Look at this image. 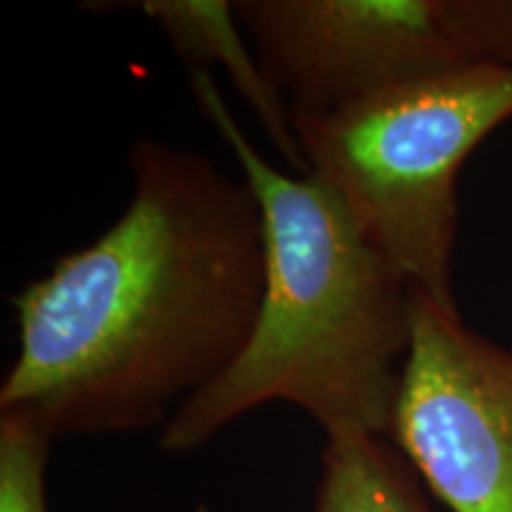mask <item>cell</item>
Here are the masks:
<instances>
[{
  "label": "cell",
  "instance_id": "1",
  "mask_svg": "<svg viewBox=\"0 0 512 512\" xmlns=\"http://www.w3.org/2000/svg\"><path fill=\"white\" fill-rule=\"evenodd\" d=\"M128 164L124 214L12 299L0 413L50 439L164 427L238 361L259 316L264 214L245 176L152 138Z\"/></svg>",
  "mask_w": 512,
  "mask_h": 512
},
{
  "label": "cell",
  "instance_id": "8",
  "mask_svg": "<svg viewBox=\"0 0 512 512\" xmlns=\"http://www.w3.org/2000/svg\"><path fill=\"white\" fill-rule=\"evenodd\" d=\"M50 441L19 415L0 413V512H50Z\"/></svg>",
  "mask_w": 512,
  "mask_h": 512
},
{
  "label": "cell",
  "instance_id": "5",
  "mask_svg": "<svg viewBox=\"0 0 512 512\" xmlns=\"http://www.w3.org/2000/svg\"><path fill=\"white\" fill-rule=\"evenodd\" d=\"M392 441L453 512H512V351L418 290Z\"/></svg>",
  "mask_w": 512,
  "mask_h": 512
},
{
  "label": "cell",
  "instance_id": "4",
  "mask_svg": "<svg viewBox=\"0 0 512 512\" xmlns=\"http://www.w3.org/2000/svg\"><path fill=\"white\" fill-rule=\"evenodd\" d=\"M292 119L482 67H512V0H238Z\"/></svg>",
  "mask_w": 512,
  "mask_h": 512
},
{
  "label": "cell",
  "instance_id": "3",
  "mask_svg": "<svg viewBox=\"0 0 512 512\" xmlns=\"http://www.w3.org/2000/svg\"><path fill=\"white\" fill-rule=\"evenodd\" d=\"M512 119V67H482L292 119L309 176L335 190L411 290L453 297L458 174Z\"/></svg>",
  "mask_w": 512,
  "mask_h": 512
},
{
  "label": "cell",
  "instance_id": "7",
  "mask_svg": "<svg viewBox=\"0 0 512 512\" xmlns=\"http://www.w3.org/2000/svg\"><path fill=\"white\" fill-rule=\"evenodd\" d=\"M420 482L394 441L335 434L323 448L313 512H432Z\"/></svg>",
  "mask_w": 512,
  "mask_h": 512
},
{
  "label": "cell",
  "instance_id": "6",
  "mask_svg": "<svg viewBox=\"0 0 512 512\" xmlns=\"http://www.w3.org/2000/svg\"><path fill=\"white\" fill-rule=\"evenodd\" d=\"M140 12L157 24L171 48L192 72H209L219 64L230 86L240 93L271 143L299 176H309L302 147L294 133L292 112L283 95L261 69L252 43L228 0H145Z\"/></svg>",
  "mask_w": 512,
  "mask_h": 512
},
{
  "label": "cell",
  "instance_id": "2",
  "mask_svg": "<svg viewBox=\"0 0 512 512\" xmlns=\"http://www.w3.org/2000/svg\"><path fill=\"white\" fill-rule=\"evenodd\" d=\"M190 88L261 204L266 283L245 351L176 408L159 448L188 453L273 401L302 408L325 437L392 441L411 285L335 190L316 176L283 174L256 150L209 72H192Z\"/></svg>",
  "mask_w": 512,
  "mask_h": 512
}]
</instances>
